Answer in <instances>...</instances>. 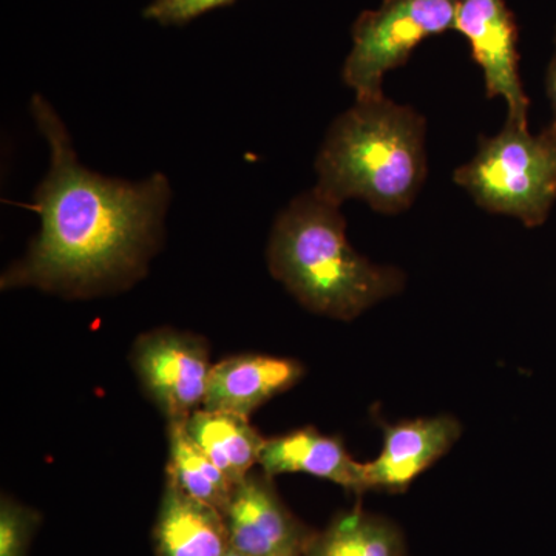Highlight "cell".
Listing matches in <instances>:
<instances>
[{
  "instance_id": "cell-1",
  "label": "cell",
  "mask_w": 556,
  "mask_h": 556,
  "mask_svg": "<svg viewBox=\"0 0 556 556\" xmlns=\"http://www.w3.org/2000/svg\"><path fill=\"white\" fill-rule=\"evenodd\" d=\"M31 115L50 146V169L35 192L40 230L27 255L2 277V288H39L67 298L119 291L148 269L163 237L169 179L102 177L79 163L56 110L40 94Z\"/></svg>"
},
{
  "instance_id": "cell-2",
  "label": "cell",
  "mask_w": 556,
  "mask_h": 556,
  "mask_svg": "<svg viewBox=\"0 0 556 556\" xmlns=\"http://www.w3.org/2000/svg\"><path fill=\"white\" fill-rule=\"evenodd\" d=\"M426 135V118L409 105L356 101L329 127L313 190L338 206L356 199L379 214L408 211L428 174Z\"/></svg>"
},
{
  "instance_id": "cell-3",
  "label": "cell",
  "mask_w": 556,
  "mask_h": 556,
  "mask_svg": "<svg viewBox=\"0 0 556 556\" xmlns=\"http://www.w3.org/2000/svg\"><path fill=\"white\" fill-rule=\"evenodd\" d=\"M268 265L305 308L339 320H353L404 287L401 270L357 254L340 206L316 190L299 195L278 215Z\"/></svg>"
},
{
  "instance_id": "cell-4",
  "label": "cell",
  "mask_w": 556,
  "mask_h": 556,
  "mask_svg": "<svg viewBox=\"0 0 556 556\" xmlns=\"http://www.w3.org/2000/svg\"><path fill=\"white\" fill-rule=\"evenodd\" d=\"M453 181L490 214L543 225L556 200V123L541 134L506 121L495 137H479L473 159Z\"/></svg>"
},
{
  "instance_id": "cell-5",
  "label": "cell",
  "mask_w": 556,
  "mask_h": 556,
  "mask_svg": "<svg viewBox=\"0 0 556 556\" xmlns=\"http://www.w3.org/2000/svg\"><path fill=\"white\" fill-rule=\"evenodd\" d=\"M455 20L456 0H383L379 9L364 11L351 30L343 83L356 101L386 97L387 73L407 64L424 40L455 30Z\"/></svg>"
},
{
  "instance_id": "cell-6",
  "label": "cell",
  "mask_w": 556,
  "mask_h": 556,
  "mask_svg": "<svg viewBox=\"0 0 556 556\" xmlns=\"http://www.w3.org/2000/svg\"><path fill=\"white\" fill-rule=\"evenodd\" d=\"M135 371L146 393L170 422L203 408L211 361L203 339L172 328L146 332L134 348Z\"/></svg>"
},
{
  "instance_id": "cell-7",
  "label": "cell",
  "mask_w": 556,
  "mask_h": 556,
  "mask_svg": "<svg viewBox=\"0 0 556 556\" xmlns=\"http://www.w3.org/2000/svg\"><path fill=\"white\" fill-rule=\"evenodd\" d=\"M455 31L484 73L489 100L503 98L507 121L529 127L530 101L519 76L518 27L506 0H456Z\"/></svg>"
},
{
  "instance_id": "cell-8",
  "label": "cell",
  "mask_w": 556,
  "mask_h": 556,
  "mask_svg": "<svg viewBox=\"0 0 556 556\" xmlns=\"http://www.w3.org/2000/svg\"><path fill=\"white\" fill-rule=\"evenodd\" d=\"M225 517L230 546L244 556H305L313 536L265 473L252 471L240 482Z\"/></svg>"
},
{
  "instance_id": "cell-9",
  "label": "cell",
  "mask_w": 556,
  "mask_h": 556,
  "mask_svg": "<svg viewBox=\"0 0 556 556\" xmlns=\"http://www.w3.org/2000/svg\"><path fill=\"white\" fill-rule=\"evenodd\" d=\"M459 434V424L448 416L387 426L382 452L364 464L367 490L405 492L422 471L452 448Z\"/></svg>"
},
{
  "instance_id": "cell-10",
  "label": "cell",
  "mask_w": 556,
  "mask_h": 556,
  "mask_svg": "<svg viewBox=\"0 0 556 556\" xmlns=\"http://www.w3.org/2000/svg\"><path fill=\"white\" fill-rule=\"evenodd\" d=\"M303 367L292 358L243 354L212 365L203 408L248 417L294 387Z\"/></svg>"
},
{
  "instance_id": "cell-11",
  "label": "cell",
  "mask_w": 556,
  "mask_h": 556,
  "mask_svg": "<svg viewBox=\"0 0 556 556\" xmlns=\"http://www.w3.org/2000/svg\"><path fill=\"white\" fill-rule=\"evenodd\" d=\"M260 466L269 478L305 473L327 479L354 493L367 490L364 464L348 455L338 438L325 437L314 428H302L283 437L266 439Z\"/></svg>"
},
{
  "instance_id": "cell-12",
  "label": "cell",
  "mask_w": 556,
  "mask_h": 556,
  "mask_svg": "<svg viewBox=\"0 0 556 556\" xmlns=\"http://www.w3.org/2000/svg\"><path fill=\"white\" fill-rule=\"evenodd\" d=\"M153 544L156 556H226L232 551L225 515L167 481Z\"/></svg>"
},
{
  "instance_id": "cell-13",
  "label": "cell",
  "mask_w": 556,
  "mask_h": 556,
  "mask_svg": "<svg viewBox=\"0 0 556 556\" xmlns=\"http://www.w3.org/2000/svg\"><path fill=\"white\" fill-rule=\"evenodd\" d=\"M185 428L193 442L237 484L260 464L266 439L251 426L248 417L200 408L186 420Z\"/></svg>"
},
{
  "instance_id": "cell-14",
  "label": "cell",
  "mask_w": 556,
  "mask_h": 556,
  "mask_svg": "<svg viewBox=\"0 0 556 556\" xmlns=\"http://www.w3.org/2000/svg\"><path fill=\"white\" fill-rule=\"evenodd\" d=\"M167 482L185 495L226 515L239 484L193 442L185 422L169 424Z\"/></svg>"
},
{
  "instance_id": "cell-15",
  "label": "cell",
  "mask_w": 556,
  "mask_h": 556,
  "mask_svg": "<svg viewBox=\"0 0 556 556\" xmlns=\"http://www.w3.org/2000/svg\"><path fill=\"white\" fill-rule=\"evenodd\" d=\"M305 556H404V541L390 521L351 510L313 533Z\"/></svg>"
},
{
  "instance_id": "cell-16",
  "label": "cell",
  "mask_w": 556,
  "mask_h": 556,
  "mask_svg": "<svg viewBox=\"0 0 556 556\" xmlns=\"http://www.w3.org/2000/svg\"><path fill=\"white\" fill-rule=\"evenodd\" d=\"M39 515L11 497L0 503V556H28Z\"/></svg>"
},
{
  "instance_id": "cell-17",
  "label": "cell",
  "mask_w": 556,
  "mask_h": 556,
  "mask_svg": "<svg viewBox=\"0 0 556 556\" xmlns=\"http://www.w3.org/2000/svg\"><path fill=\"white\" fill-rule=\"evenodd\" d=\"M233 2L236 0H152L142 11V16L164 27H179Z\"/></svg>"
},
{
  "instance_id": "cell-18",
  "label": "cell",
  "mask_w": 556,
  "mask_h": 556,
  "mask_svg": "<svg viewBox=\"0 0 556 556\" xmlns=\"http://www.w3.org/2000/svg\"><path fill=\"white\" fill-rule=\"evenodd\" d=\"M547 94L548 100L552 102V109H554L556 123V50L547 72Z\"/></svg>"
},
{
  "instance_id": "cell-19",
  "label": "cell",
  "mask_w": 556,
  "mask_h": 556,
  "mask_svg": "<svg viewBox=\"0 0 556 556\" xmlns=\"http://www.w3.org/2000/svg\"><path fill=\"white\" fill-rule=\"evenodd\" d=\"M226 556H244V555H241V554H237L236 551H230L228 555Z\"/></svg>"
}]
</instances>
